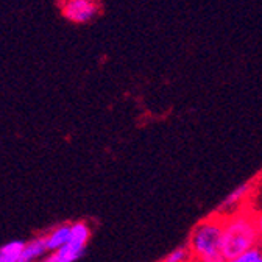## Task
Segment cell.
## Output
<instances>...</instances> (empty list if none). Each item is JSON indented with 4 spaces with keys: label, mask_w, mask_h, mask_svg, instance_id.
Returning <instances> with one entry per match:
<instances>
[{
    "label": "cell",
    "mask_w": 262,
    "mask_h": 262,
    "mask_svg": "<svg viewBox=\"0 0 262 262\" xmlns=\"http://www.w3.org/2000/svg\"><path fill=\"white\" fill-rule=\"evenodd\" d=\"M222 217L226 260L260 245L262 237L256 225V214L248 208H241Z\"/></svg>",
    "instance_id": "6da1fadb"
},
{
    "label": "cell",
    "mask_w": 262,
    "mask_h": 262,
    "mask_svg": "<svg viewBox=\"0 0 262 262\" xmlns=\"http://www.w3.org/2000/svg\"><path fill=\"white\" fill-rule=\"evenodd\" d=\"M192 262H226L223 247V217L209 215L196 225L187 241Z\"/></svg>",
    "instance_id": "7a4b0ae2"
},
{
    "label": "cell",
    "mask_w": 262,
    "mask_h": 262,
    "mask_svg": "<svg viewBox=\"0 0 262 262\" xmlns=\"http://www.w3.org/2000/svg\"><path fill=\"white\" fill-rule=\"evenodd\" d=\"M89 241H91L89 223L72 222L69 242L58 248L56 251L47 253L42 262H78L84 256Z\"/></svg>",
    "instance_id": "3957f363"
},
{
    "label": "cell",
    "mask_w": 262,
    "mask_h": 262,
    "mask_svg": "<svg viewBox=\"0 0 262 262\" xmlns=\"http://www.w3.org/2000/svg\"><path fill=\"white\" fill-rule=\"evenodd\" d=\"M61 16L72 24H88L102 13L100 0H56Z\"/></svg>",
    "instance_id": "277c9868"
},
{
    "label": "cell",
    "mask_w": 262,
    "mask_h": 262,
    "mask_svg": "<svg viewBox=\"0 0 262 262\" xmlns=\"http://www.w3.org/2000/svg\"><path fill=\"white\" fill-rule=\"evenodd\" d=\"M253 184L248 181V183H242V184H239L237 187H234L231 192H229L225 199H223V202L220 203V206H219V209H217V214H220V215H226V214H229V212H234V211H237V209H241V208H245V203H247V200L250 199V195H251V192H253Z\"/></svg>",
    "instance_id": "5b68a950"
},
{
    "label": "cell",
    "mask_w": 262,
    "mask_h": 262,
    "mask_svg": "<svg viewBox=\"0 0 262 262\" xmlns=\"http://www.w3.org/2000/svg\"><path fill=\"white\" fill-rule=\"evenodd\" d=\"M41 237H42L49 253L56 251L58 248H61L62 245H66L69 242V239H71V223H61L58 226H53Z\"/></svg>",
    "instance_id": "8992f818"
},
{
    "label": "cell",
    "mask_w": 262,
    "mask_h": 262,
    "mask_svg": "<svg viewBox=\"0 0 262 262\" xmlns=\"http://www.w3.org/2000/svg\"><path fill=\"white\" fill-rule=\"evenodd\" d=\"M47 248L42 241V237H35L28 242H25V248L22 251L19 262H42V259L47 256Z\"/></svg>",
    "instance_id": "52a82bcc"
},
{
    "label": "cell",
    "mask_w": 262,
    "mask_h": 262,
    "mask_svg": "<svg viewBox=\"0 0 262 262\" xmlns=\"http://www.w3.org/2000/svg\"><path fill=\"white\" fill-rule=\"evenodd\" d=\"M25 248L24 241H8L0 245V262H19Z\"/></svg>",
    "instance_id": "ba28073f"
},
{
    "label": "cell",
    "mask_w": 262,
    "mask_h": 262,
    "mask_svg": "<svg viewBox=\"0 0 262 262\" xmlns=\"http://www.w3.org/2000/svg\"><path fill=\"white\" fill-rule=\"evenodd\" d=\"M162 262H192L187 244L180 245V247L173 248L172 251H169L166 256H164Z\"/></svg>",
    "instance_id": "9c48e42d"
},
{
    "label": "cell",
    "mask_w": 262,
    "mask_h": 262,
    "mask_svg": "<svg viewBox=\"0 0 262 262\" xmlns=\"http://www.w3.org/2000/svg\"><path fill=\"white\" fill-rule=\"evenodd\" d=\"M226 262H262V245L254 247L242 254H237L236 257L228 259Z\"/></svg>",
    "instance_id": "30bf717a"
},
{
    "label": "cell",
    "mask_w": 262,
    "mask_h": 262,
    "mask_svg": "<svg viewBox=\"0 0 262 262\" xmlns=\"http://www.w3.org/2000/svg\"><path fill=\"white\" fill-rule=\"evenodd\" d=\"M256 225H257V229H259V234L262 237V209L256 214Z\"/></svg>",
    "instance_id": "8fae6325"
}]
</instances>
